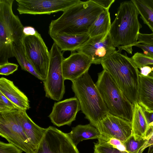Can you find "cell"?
I'll return each instance as SVG.
<instances>
[{"instance_id":"cell-34","label":"cell","mask_w":153,"mask_h":153,"mask_svg":"<svg viewBox=\"0 0 153 153\" xmlns=\"http://www.w3.org/2000/svg\"><path fill=\"white\" fill-rule=\"evenodd\" d=\"M134 46L141 48L143 51L144 54L153 58V45L145 44H138Z\"/></svg>"},{"instance_id":"cell-28","label":"cell","mask_w":153,"mask_h":153,"mask_svg":"<svg viewBox=\"0 0 153 153\" xmlns=\"http://www.w3.org/2000/svg\"><path fill=\"white\" fill-rule=\"evenodd\" d=\"M98 141L115 148L120 150L126 151L124 144L120 140L111 137L101 134Z\"/></svg>"},{"instance_id":"cell-4","label":"cell","mask_w":153,"mask_h":153,"mask_svg":"<svg viewBox=\"0 0 153 153\" xmlns=\"http://www.w3.org/2000/svg\"><path fill=\"white\" fill-rule=\"evenodd\" d=\"M72 82V88L82 112L90 124L96 127L109 111L96 84L88 71Z\"/></svg>"},{"instance_id":"cell-17","label":"cell","mask_w":153,"mask_h":153,"mask_svg":"<svg viewBox=\"0 0 153 153\" xmlns=\"http://www.w3.org/2000/svg\"><path fill=\"white\" fill-rule=\"evenodd\" d=\"M138 103L144 111L153 112V76L139 74Z\"/></svg>"},{"instance_id":"cell-24","label":"cell","mask_w":153,"mask_h":153,"mask_svg":"<svg viewBox=\"0 0 153 153\" xmlns=\"http://www.w3.org/2000/svg\"><path fill=\"white\" fill-rule=\"evenodd\" d=\"M14 55L22 70L27 71L42 81L41 78L36 72L27 58L22 43L18 45H14Z\"/></svg>"},{"instance_id":"cell-6","label":"cell","mask_w":153,"mask_h":153,"mask_svg":"<svg viewBox=\"0 0 153 153\" xmlns=\"http://www.w3.org/2000/svg\"><path fill=\"white\" fill-rule=\"evenodd\" d=\"M98 75L95 84L109 112L131 122L134 105L107 71L103 69Z\"/></svg>"},{"instance_id":"cell-18","label":"cell","mask_w":153,"mask_h":153,"mask_svg":"<svg viewBox=\"0 0 153 153\" xmlns=\"http://www.w3.org/2000/svg\"><path fill=\"white\" fill-rule=\"evenodd\" d=\"M62 51H76L89 38L87 33L79 34H57L51 36Z\"/></svg>"},{"instance_id":"cell-12","label":"cell","mask_w":153,"mask_h":153,"mask_svg":"<svg viewBox=\"0 0 153 153\" xmlns=\"http://www.w3.org/2000/svg\"><path fill=\"white\" fill-rule=\"evenodd\" d=\"M80 0H16L20 14H48L63 12L78 4Z\"/></svg>"},{"instance_id":"cell-21","label":"cell","mask_w":153,"mask_h":153,"mask_svg":"<svg viewBox=\"0 0 153 153\" xmlns=\"http://www.w3.org/2000/svg\"><path fill=\"white\" fill-rule=\"evenodd\" d=\"M67 134L76 146L85 140L98 139L101 135L98 130L90 123L78 125L72 128L71 132Z\"/></svg>"},{"instance_id":"cell-8","label":"cell","mask_w":153,"mask_h":153,"mask_svg":"<svg viewBox=\"0 0 153 153\" xmlns=\"http://www.w3.org/2000/svg\"><path fill=\"white\" fill-rule=\"evenodd\" d=\"M50 61L46 78L43 82L45 96L59 101L65 92L62 64L64 59L62 51L54 43L49 51Z\"/></svg>"},{"instance_id":"cell-20","label":"cell","mask_w":153,"mask_h":153,"mask_svg":"<svg viewBox=\"0 0 153 153\" xmlns=\"http://www.w3.org/2000/svg\"><path fill=\"white\" fill-rule=\"evenodd\" d=\"M132 135L136 140L144 138L150 126L146 118L144 111L138 102L134 105L131 122Z\"/></svg>"},{"instance_id":"cell-22","label":"cell","mask_w":153,"mask_h":153,"mask_svg":"<svg viewBox=\"0 0 153 153\" xmlns=\"http://www.w3.org/2000/svg\"><path fill=\"white\" fill-rule=\"evenodd\" d=\"M111 25L109 10H104L89 27L87 33L90 37H92L108 33L110 31Z\"/></svg>"},{"instance_id":"cell-32","label":"cell","mask_w":153,"mask_h":153,"mask_svg":"<svg viewBox=\"0 0 153 153\" xmlns=\"http://www.w3.org/2000/svg\"><path fill=\"white\" fill-rule=\"evenodd\" d=\"M144 139H145V141L139 153H142L146 148L153 145V127L150 126Z\"/></svg>"},{"instance_id":"cell-38","label":"cell","mask_w":153,"mask_h":153,"mask_svg":"<svg viewBox=\"0 0 153 153\" xmlns=\"http://www.w3.org/2000/svg\"><path fill=\"white\" fill-rule=\"evenodd\" d=\"M144 111L146 118L149 124L153 122V112H149L144 110Z\"/></svg>"},{"instance_id":"cell-5","label":"cell","mask_w":153,"mask_h":153,"mask_svg":"<svg viewBox=\"0 0 153 153\" xmlns=\"http://www.w3.org/2000/svg\"><path fill=\"white\" fill-rule=\"evenodd\" d=\"M13 1L0 0V65L14 56V45L22 44L24 36V27L13 11Z\"/></svg>"},{"instance_id":"cell-31","label":"cell","mask_w":153,"mask_h":153,"mask_svg":"<svg viewBox=\"0 0 153 153\" xmlns=\"http://www.w3.org/2000/svg\"><path fill=\"white\" fill-rule=\"evenodd\" d=\"M18 65L16 64L7 62L0 65V74L8 76L17 70Z\"/></svg>"},{"instance_id":"cell-11","label":"cell","mask_w":153,"mask_h":153,"mask_svg":"<svg viewBox=\"0 0 153 153\" xmlns=\"http://www.w3.org/2000/svg\"><path fill=\"white\" fill-rule=\"evenodd\" d=\"M116 50L109 32L90 37L77 51L86 55L92 63L101 64Z\"/></svg>"},{"instance_id":"cell-23","label":"cell","mask_w":153,"mask_h":153,"mask_svg":"<svg viewBox=\"0 0 153 153\" xmlns=\"http://www.w3.org/2000/svg\"><path fill=\"white\" fill-rule=\"evenodd\" d=\"M140 18L153 33V0H132Z\"/></svg>"},{"instance_id":"cell-7","label":"cell","mask_w":153,"mask_h":153,"mask_svg":"<svg viewBox=\"0 0 153 153\" xmlns=\"http://www.w3.org/2000/svg\"><path fill=\"white\" fill-rule=\"evenodd\" d=\"M0 135L26 153H35L22 126L19 109L0 112Z\"/></svg>"},{"instance_id":"cell-40","label":"cell","mask_w":153,"mask_h":153,"mask_svg":"<svg viewBox=\"0 0 153 153\" xmlns=\"http://www.w3.org/2000/svg\"><path fill=\"white\" fill-rule=\"evenodd\" d=\"M149 125L150 126H152L153 127V122H152V123H150L149 124Z\"/></svg>"},{"instance_id":"cell-13","label":"cell","mask_w":153,"mask_h":153,"mask_svg":"<svg viewBox=\"0 0 153 153\" xmlns=\"http://www.w3.org/2000/svg\"><path fill=\"white\" fill-rule=\"evenodd\" d=\"M96 128L101 134L117 139L123 143L133 134L131 122L109 112Z\"/></svg>"},{"instance_id":"cell-15","label":"cell","mask_w":153,"mask_h":153,"mask_svg":"<svg viewBox=\"0 0 153 153\" xmlns=\"http://www.w3.org/2000/svg\"><path fill=\"white\" fill-rule=\"evenodd\" d=\"M89 58L83 53H71L70 56L64 58L62 64V71L65 80L72 82L88 71L92 64Z\"/></svg>"},{"instance_id":"cell-35","label":"cell","mask_w":153,"mask_h":153,"mask_svg":"<svg viewBox=\"0 0 153 153\" xmlns=\"http://www.w3.org/2000/svg\"><path fill=\"white\" fill-rule=\"evenodd\" d=\"M96 4L102 7L105 10H109L115 0H92Z\"/></svg>"},{"instance_id":"cell-26","label":"cell","mask_w":153,"mask_h":153,"mask_svg":"<svg viewBox=\"0 0 153 153\" xmlns=\"http://www.w3.org/2000/svg\"><path fill=\"white\" fill-rule=\"evenodd\" d=\"M131 58L139 69L144 66L153 64V58L141 53L137 52Z\"/></svg>"},{"instance_id":"cell-9","label":"cell","mask_w":153,"mask_h":153,"mask_svg":"<svg viewBox=\"0 0 153 153\" xmlns=\"http://www.w3.org/2000/svg\"><path fill=\"white\" fill-rule=\"evenodd\" d=\"M22 44L27 58L44 82L47 77L50 56L41 35L36 30L34 34L24 35Z\"/></svg>"},{"instance_id":"cell-14","label":"cell","mask_w":153,"mask_h":153,"mask_svg":"<svg viewBox=\"0 0 153 153\" xmlns=\"http://www.w3.org/2000/svg\"><path fill=\"white\" fill-rule=\"evenodd\" d=\"M81 110L79 102L75 97L55 102L48 116L53 124L58 127L70 126Z\"/></svg>"},{"instance_id":"cell-27","label":"cell","mask_w":153,"mask_h":153,"mask_svg":"<svg viewBox=\"0 0 153 153\" xmlns=\"http://www.w3.org/2000/svg\"><path fill=\"white\" fill-rule=\"evenodd\" d=\"M93 153H128L104 143L97 141L94 143Z\"/></svg>"},{"instance_id":"cell-30","label":"cell","mask_w":153,"mask_h":153,"mask_svg":"<svg viewBox=\"0 0 153 153\" xmlns=\"http://www.w3.org/2000/svg\"><path fill=\"white\" fill-rule=\"evenodd\" d=\"M23 151L13 144L0 142V153H22Z\"/></svg>"},{"instance_id":"cell-36","label":"cell","mask_w":153,"mask_h":153,"mask_svg":"<svg viewBox=\"0 0 153 153\" xmlns=\"http://www.w3.org/2000/svg\"><path fill=\"white\" fill-rule=\"evenodd\" d=\"M140 73L142 75L147 76L149 75L152 71V69L149 65L144 66L140 69Z\"/></svg>"},{"instance_id":"cell-2","label":"cell","mask_w":153,"mask_h":153,"mask_svg":"<svg viewBox=\"0 0 153 153\" xmlns=\"http://www.w3.org/2000/svg\"><path fill=\"white\" fill-rule=\"evenodd\" d=\"M139 14L132 0L120 3L109 31L118 52L121 53L123 50L132 54V47L137 44L140 30L142 27L138 20Z\"/></svg>"},{"instance_id":"cell-25","label":"cell","mask_w":153,"mask_h":153,"mask_svg":"<svg viewBox=\"0 0 153 153\" xmlns=\"http://www.w3.org/2000/svg\"><path fill=\"white\" fill-rule=\"evenodd\" d=\"M145 141L144 138L140 140H135L132 135L123 144L126 151L128 153H139Z\"/></svg>"},{"instance_id":"cell-3","label":"cell","mask_w":153,"mask_h":153,"mask_svg":"<svg viewBox=\"0 0 153 153\" xmlns=\"http://www.w3.org/2000/svg\"><path fill=\"white\" fill-rule=\"evenodd\" d=\"M101 64L127 99L133 105L138 102L140 71L131 58L116 51Z\"/></svg>"},{"instance_id":"cell-39","label":"cell","mask_w":153,"mask_h":153,"mask_svg":"<svg viewBox=\"0 0 153 153\" xmlns=\"http://www.w3.org/2000/svg\"><path fill=\"white\" fill-rule=\"evenodd\" d=\"M147 153H153V145L149 147Z\"/></svg>"},{"instance_id":"cell-33","label":"cell","mask_w":153,"mask_h":153,"mask_svg":"<svg viewBox=\"0 0 153 153\" xmlns=\"http://www.w3.org/2000/svg\"><path fill=\"white\" fill-rule=\"evenodd\" d=\"M145 44L153 45V33L151 34L140 33L137 43V44Z\"/></svg>"},{"instance_id":"cell-29","label":"cell","mask_w":153,"mask_h":153,"mask_svg":"<svg viewBox=\"0 0 153 153\" xmlns=\"http://www.w3.org/2000/svg\"><path fill=\"white\" fill-rule=\"evenodd\" d=\"M18 109L15 105L0 91V112Z\"/></svg>"},{"instance_id":"cell-16","label":"cell","mask_w":153,"mask_h":153,"mask_svg":"<svg viewBox=\"0 0 153 153\" xmlns=\"http://www.w3.org/2000/svg\"><path fill=\"white\" fill-rule=\"evenodd\" d=\"M0 91L19 110L26 111L30 107L26 96L14 84L4 77L0 78Z\"/></svg>"},{"instance_id":"cell-1","label":"cell","mask_w":153,"mask_h":153,"mask_svg":"<svg viewBox=\"0 0 153 153\" xmlns=\"http://www.w3.org/2000/svg\"><path fill=\"white\" fill-rule=\"evenodd\" d=\"M105 10L92 0L81 1L63 12L50 23V36L57 34H79L87 33L89 27Z\"/></svg>"},{"instance_id":"cell-19","label":"cell","mask_w":153,"mask_h":153,"mask_svg":"<svg viewBox=\"0 0 153 153\" xmlns=\"http://www.w3.org/2000/svg\"><path fill=\"white\" fill-rule=\"evenodd\" d=\"M22 125L32 145L36 150L43 137L47 128H42L35 123L26 111L19 110Z\"/></svg>"},{"instance_id":"cell-10","label":"cell","mask_w":153,"mask_h":153,"mask_svg":"<svg viewBox=\"0 0 153 153\" xmlns=\"http://www.w3.org/2000/svg\"><path fill=\"white\" fill-rule=\"evenodd\" d=\"M35 153H79L67 133L50 126Z\"/></svg>"},{"instance_id":"cell-37","label":"cell","mask_w":153,"mask_h":153,"mask_svg":"<svg viewBox=\"0 0 153 153\" xmlns=\"http://www.w3.org/2000/svg\"><path fill=\"white\" fill-rule=\"evenodd\" d=\"M36 31L35 29L31 26L24 27V33L25 35H32L34 34Z\"/></svg>"}]
</instances>
